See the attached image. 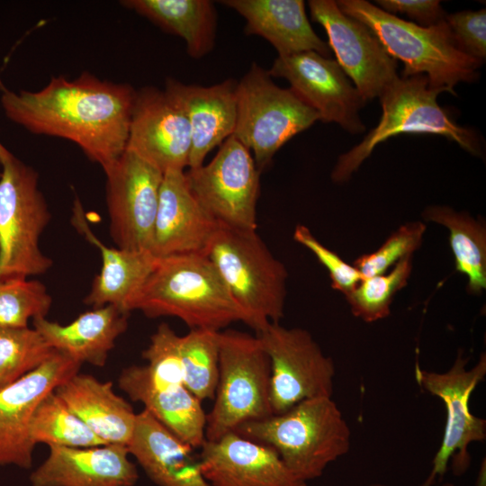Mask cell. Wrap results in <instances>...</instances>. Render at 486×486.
Here are the masks:
<instances>
[{"instance_id":"11","label":"cell","mask_w":486,"mask_h":486,"mask_svg":"<svg viewBox=\"0 0 486 486\" xmlns=\"http://www.w3.org/2000/svg\"><path fill=\"white\" fill-rule=\"evenodd\" d=\"M260 173L250 150L231 135L209 163L184 176L193 195L218 222L256 230Z\"/></svg>"},{"instance_id":"19","label":"cell","mask_w":486,"mask_h":486,"mask_svg":"<svg viewBox=\"0 0 486 486\" xmlns=\"http://www.w3.org/2000/svg\"><path fill=\"white\" fill-rule=\"evenodd\" d=\"M219 222L200 204L184 171L164 174L154 225L152 254H204Z\"/></svg>"},{"instance_id":"40","label":"cell","mask_w":486,"mask_h":486,"mask_svg":"<svg viewBox=\"0 0 486 486\" xmlns=\"http://www.w3.org/2000/svg\"><path fill=\"white\" fill-rule=\"evenodd\" d=\"M6 148L0 143V154L4 152Z\"/></svg>"},{"instance_id":"17","label":"cell","mask_w":486,"mask_h":486,"mask_svg":"<svg viewBox=\"0 0 486 486\" xmlns=\"http://www.w3.org/2000/svg\"><path fill=\"white\" fill-rule=\"evenodd\" d=\"M191 147L187 118L165 89L136 90L126 150L165 174L185 171Z\"/></svg>"},{"instance_id":"29","label":"cell","mask_w":486,"mask_h":486,"mask_svg":"<svg viewBox=\"0 0 486 486\" xmlns=\"http://www.w3.org/2000/svg\"><path fill=\"white\" fill-rule=\"evenodd\" d=\"M422 217L427 221L447 228L455 269L467 277V292L471 294H481L486 288L484 221L445 205L426 207Z\"/></svg>"},{"instance_id":"38","label":"cell","mask_w":486,"mask_h":486,"mask_svg":"<svg viewBox=\"0 0 486 486\" xmlns=\"http://www.w3.org/2000/svg\"><path fill=\"white\" fill-rule=\"evenodd\" d=\"M445 21L456 47L480 61L486 58V10H465L446 14Z\"/></svg>"},{"instance_id":"14","label":"cell","mask_w":486,"mask_h":486,"mask_svg":"<svg viewBox=\"0 0 486 486\" xmlns=\"http://www.w3.org/2000/svg\"><path fill=\"white\" fill-rule=\"evenodd\" d=\"M311 20L325 30L337 62L366 103L379 98L400 76L398 64L373 32L345 14L333 0L308 2Z\"/></svg>"},{"instance_id":"33","label":"cell","mask_w":486,"mask_h":486,"mask_svg":"<svg viewBox=\"0 0 486 486\" xmlns=\"http://www.w3.org/2000/svg\"><path fill=\"white\" fill-rule=\"evenodd\" d=\"M56 352L34 328H0V389L36 369Z\"/></svg>"},{"instance_id":"25","label":"cell","mask_w":486,"mask_h":486,"mask_svg":"<svg viewBox=\"0 0 486 486\" xmlns=\"http://www.w3.org/2000/svg\"><path fill=\"white\" fill-rule=\"evenodd\" d=\"M246 21L244 32L266 40L278 56L315 51L325 57L331 50L312 29L302 0H224Z\"/></svg>"},{"instance_id":"18","label":"cell","mask_w":486,"mask_h":486,"mask_svg":"<svg viewBox=\"0 0 486 486\" xmlns=\"http://www.w3.org/2000/svg\"><path fill=\"white\" fill-rule=\"evenodd\" d=\"M198 459L211 486H307L272 446L235 431L205 440Z\"/></svg>"},{"instance_id":"10","label":"cell","mask_w":486,"mask_h":486,"mask_svg":"<svg viewBox=\"0 0 486 486\" xmlns=\"http://www.w3.org/2000/svg\"><path fill=\"white\" fill-rule=\"evenodd\" d=\"M256 336L270 361L273 414L308 399L332 397L334 362L308 330L270 322Z\"/></svg>"},{"instance_id":"13","label":"cell","mask_w":486,"mask_h":486,"mask_svg":"<svg viewBox=\"0 0 486 486\" xmlns=\"http://www.w3.org/2000/svg\"><path fill=\"white\" fill-rule=\"evenodd\" d=\"M104 172L114 243L122 249L151 252L164 174L126 149Z\"/></svg>"},{"instance_id":"27","label":"cell","mask_w":486,"mask_h":486,"mask_svg":"<svg viewBox=\"0 0 486 486\" xmlns=\"http://www.w3.org/2000/svg\"><path fill=\"white\" fill-rule=\"evenodd\" d=\"M129 313L112 305L81 313L68 325L46 318L32 320L33 328L56 351L75 361L105 365L116 339L126 331Z\"/></svg>"},{"instance_id":"30","label":"cell","mask_w":486,"mask_h":486,"mask_svg":"<svg viewBox=\"0 0 486 486\" xmlns=\"http://www.w3.org/2000/svg\"><path fill=\"white\" fill-rule=\"evenodd\" d=\"M31 436L35 445L81 448L106 445L54 392L37 406L31 423Z\"/></svg>"},{"instance_id":"6","label":"cell","mask_w":486,"mask_h":486,"mask_svg":"<svg viewBox=\"0 0 486 486\" xmlns=\"http://www.w3.org/2000/svg\"><path fill=\"white\" fill-rule=\"evenodd\" d=\"M204 255L258 333L284 317L288 272L256 230L219 222Z\"/></svg>"},{"instance_id":"20","label":"cell","mask_w":486,"mask_h":486,"mask_svg":"<svg viewBox=\"0 0 486 486\" xmlns=\"http://www.w3.org/2000/svg\"><path fill=\"white\" fill-rule=\"evenodd\" d=\"M49 448V456L30 476L32 486H134L139 479L125 445Z\"/></svg>"},{"instance_id":"21","label":"cell","mask_w":486,"mask_h":486,"mask_svg":"<svg viewBox=\"0 0 486 486\" xmlns=\"http://www.w3.org/2000/svg\"><path fill=\"white\" fill-rule=\"evenodd\" d=\"M237 82L229 78L202 86L173 78L166 80L165 91L183 110L191 130L188 168L202 166L214 148L233 135L237 119Z\"/></svg>"},{"instance_id":"2","label":"cell","mask_w":486,"mask_h":486,"mask_svg":"<svg viewBox=\"0 0 486 486\" xmlns=\"http://www.w3.org/2000/svg\"><path fill=\"white\" fill-rule=\"evenodd\" d=\"M131 310L149 318L175 317L191 329L221 331L238 321L251 328L249 317L204 254L158 257Z\"/></svg>"},{"instance_id":"39","label":"cell","mask_w":486,"mask_h":486,"mask_svg":"<svg viewBox=\"0 0 486 486\" xmlns=\"http://www.w3.org/2000/svg\"><path fill=\"white\" fill-rule=\"evenodd\" d=\"M376 5L396 15L406 14L414 23L428 27L443 21L446 13L437 0H378Z\"/></svg>"},{"instance_id":"22","label":"cell","mask_w":486,"mask_h":486,"mask_svg":"<svg viewBox=\"0 0 486 486\" xmlns=\"http://www.w3.org/2000/svg\"><path fill=\"white\" fill-rule=\"evenodd\" d=\"M119 387L179 439L194 448L205 442L206 413L200 401L183 384L172 385L154 380L145 365L122 370Z\"/></svg>"},{"instance_id":"34","label":"cell","mask_w":486,"mask_h":486,"mask_svg":"<svg viewBox=\"0 0 486 486\" xmlns=\"http://www.w3.org/2000/svg\"><path fill=\"white\" fill-rule=\"evenodd\" d=\"M51 303V296L42 283L0 277V328L28 327L31 319L46 318Z\"/></svg>"},{"instance_id":"23","label":"cell","mask_w":486,"mask_h":486,"mask_svg":"<svg viewBox=\"0 0 486 486\" xmlns=\"http://www.w3.org/2000/svg\"><path fill=\"white\" fill-rule=\"evenodd\" d=\"M127 446L147 476L158 486H211L202 475L194 448L146 410L137 414Z\"/></svg>"},{"instance_id":"32","label":"cell","mask_w":486,"mask_h":486,"mask_svg":"<svg viewBox=\"0 0 486 486\" xmlns=\"http://www.w3.org/2000/svg\"><path fill=\"white\" fill-rule=\"evenodd\" d=\"M411 272L412 256H409L390 272L364 278L345 295L352 314L368 323L388 317L394 296L407 285Z\"/></svg>"},{"instance_id":"8","label":"cell","mask_w":486,"mask_h":486,"mask_svg":"<svg viewBox=\"0 0 486 486\" xmlns=\"http://www.w3.org/2000/svg\"><path fill=\"white\" fill-rule=\"evenodd\" d=\"M0 277L44 274L52 261L39 243L50 212L38 174L7 149L0 154Z\"/></svg>"},{"instance_id":"37","label":"cell","mask_w":486,"mask_h":486,"mask_svg":"<svg viewBox=\"0 0 486 486\" xmlns=\"http://www.w3.org/2000/svg\"><path fill=\"white\" fill-rule=\"evenodd\" d=\"M293 239L312 252L328 270L331 287L344 295L353 291L364 279L354 266L345 262L337 253L325 247L306 226L300 224L295 227Z\"/></svg>"},{"instance_id":"9","label":"cell","mask_w":486,"mask_h":486,"mask_svg":"<svg viewBox=\"0 0 486 486\" xmlns=\"http://www.w3.org/2000/svg\"><path fill=\"white\" fill-rule=\"evenodd\" d=\"M233 135L252 153L261 172L292 137L320 121L290 88L278 86L268 70L253 62L237 82Z\"/></svg>"},{"instance_id":"35","label":"cell","mask_w":486,"mask_h":486,"mask_svg":"<svg viewBox=\"0 0 486 486\" xmlns=\"http://www.w3.org/2000/svg\"><path fill=\"white\" fill-rule=\"evenodd\" d=\"M425 231L424 222H407L391 234L377 250L356 258L354 266L364 278L383 274L404 257L412 256L420 247Z\"/></svg>"},{"instance_id":"12","label":"cell","mask_w":486,"mask_h":486,"mask_svg":"<svg viewBox=\"0 0 486 486\" xmlns=\"http://www.w3.org/2000/svg\"><path fill=\"white\" fill-rule=\"evenodd\" d=\"M469 358L460 351L454 364L445 373L430 372L415 367L417 382L445 404L446 421L441 445L432 462V470L422 486H431L436 477H442L451 457L456 474H462L470 465L468 447L486 437V421L474 416L469 408L472 392L486 375V356L482 353L477 364L467 370Z\"/></svg>"},{"instance_id":"3","label":"cell","mask_w":486,"mask_h":486,"mask_svg":"<svg viewBox=\"0 0 486 486\" xmlns=\"http://www.w3.org/2000/svg\"><path fill=\"white\" fill-rule=\"evenodd\" d=\"M346 15L366 25L388 54L404 64L401 77L425 75L429 86L456 95L454 86L473 82L482 63L455 45L445 19L424 27L391 14L364 0L336 1Z\"/></svg>"},{"instance_id":"36","label":"cell","mask_w":486,"mask_h":486,"mask_svg":"<svg viewBox=\"0 0 486 486\" xmlns=\"http://www.w3.org/2000/svg\"><path fill=\"white\" fill-rule=\"evenodd\" d=\"M142 356L147 360L146 368L154 380L166 384L184 385L180 336L167 324L158 326Z\"/></svg>"},{"instance_id":"4","label":"cell","mask_w":486,"mask_h":486,"mask_svg":"<svg viewBox=\"0 0 486 486\" xmlns=\"http://www.w3.org/2000/svg\"><path fill=\"white\" fill-rule=\"evenodd\" d=\"M235 432L272 446L305 482L321 476L350 448V428L331 397L302 400L284 413L244 423Z\"/></svg>"},{"instance_id":"31","label":"cell","mask_w":486,"mask_h":486,"mask_svg":"<svg viewBox=\"0 0 486 486\" xmlns=\"http://www.w3.org/2000/svg\"><path fill=\"white\" fill-rule=\"evenodd\" d=\"M220 331L194 328L180 336L184 384L200 401L213 400L219 377Z\"/></svg>"},{"instance_id":"16","label":"cell","mask_w":486,"mask_h":486,"mask_svg":"<svg viewBox=\"0 0 486 486\" xmlns=\"http://www.w3.org/2000/svg\"><path fill=\"white\" fill-rule=\"evenodd\" d=\"M81 364L57 351L39 367L0 389V465L31 468L36 446L31 436L33 413L44 397L79 373Z\"/></svg>"},{"instance_id":"7","label":"cell","mask_w":486,"mask_h":486,"mask_svg":"<svg viewBox=\"0 0 486 486\" xmlns=\"http://www.w3.org/2000/svg\"><path fill=\"white\" fill-rule=\"evenodd\" d=\"M270 378L269 357L256 335L220 331L219 377L205 439L217 440L244 423L272 416Z\"/></svg>"},{"instance_id":"1","label":"cell","mask_w":486,"mask_h":486,"mask_svg":"<svg viewBox=\"0 0 486 486\" xmlns=\"http://www.w3.org/2000/svg\"><path fill=\"white\" fill-rule=\"evenodd\" d=\"M2 88L1 103L11 121L34 134L73 141L103 170L125 151L136 94L129 84L85 72L74 80L53 76L36 92Z\"/></svg>"},{"instance_id":"28","label":"cell","mask_w":486,"mask_h":486,"mask_svg":"<svg viewBox=\"0 0 486 486\" xmlns=\"http://www.w3.org/2000/svg\"><path fill=\"white\" fill-rule=\"evenodd\" d=\"M121 4L182 38L191 58H201L214 48L217 13L212 1L126 0Z\"/></svg>"},{"instance_id":"15","label":"cell","mask_w":486,"mask_h":486,"mask_svg":"<svg viewBox=\"0 0 486 486\" xmlns=\"http://www.w3.org/2000/svg\"><path fill=\"white\" fill-rule=\"evenodd\" d=\"M268 73L287 80L320 121L338 123L351 134L365 130L359 115L365 102L336 60L315 51L278 56Z\"/></svg>"},{"instance_id":"5","label":"cell","mask_w":486,"mask_h":486,"mask_svg":"<svg viewBox=\"0 0 486 486\" xmlns=\"http://www.w3.org/2000/svg\"><path fill=\"white\" fill-rule=\"evenodd\" d=\"M446 92L429 86L425 75L400 76L379 97L382 116L378 124L363 140L340 155L331 172L335 183L348 181L375 147L400 134H434L456 142L473 156L482 153L475 131L455 122L437 103V95Z\"/></svg>"},{"instance_id":"24","label":"cell","mask_w":486,"mask_h":486,"mask_svg":"<svg viewBox=\"0 0 486 486\" xmlns=\"http://www.w3.org/2000/svg\"><path fill=\"white\" fill-rule=\"evenodd\" d=\"M78 198L73 205L71 221L86 238L99 248L100 274L94 278L85 302L93 308L112 305L130 313L133 301L153 270L158 257L148 251L112 248L104 245L89 228Z\"/></svg>"},{"instance_id":"41","label":"cell","mask_w":486,"mask_h":486,"mask_svg":"<svg viewBox=\"0 0 486 486\" xmlns=\"http://www.w3.org/2000/svg\"><path fill=\"white\" fill-rule=\"evenodd\" d=\"M370 486H385V485H382L380 483H374V484H371ZM447 486H450V485H447Z\"/></svg>"},{"instance_id":"26","label":"cell","mask_w":486,"mask_h":486,"mask_svg":"<svg viewBox=\"0 0 486 486\" xmlns=\"http://www.w3.org/2000/svg\"><path fill=\"white\" fill-rule=\"evenodd\" d=\"M54 392L106 444L129 445L137 414L127 400L115 393L112 382L77 373Z\"/></svg>"}]
</instances>
